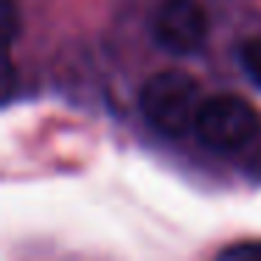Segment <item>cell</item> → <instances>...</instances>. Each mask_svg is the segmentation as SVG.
<instances>
[{
    "instance_id": "1",
    "label": "cell",
    "mask_w": 261,
    "mask_h": 261,
    "mask_svg": "<svg viewBox=\"0 0 261 261\" xmlns=\"http://www.w3.org/2000/svg\"><path fill=\"white\" fill-rule=\"evenodd\" d=\"M202 101L197 79L177 68L152 73L138 93V107L146 124L169 138H180L194 129Z\"/></svg>"
},
{
    "instance_id": "6",
    "label": "cell",
    "mask_w": 261,
    "mask_h": 261,
    "mask_svg": "<svg viewBox=\"0 0 261 261\" xmlns=\"http://www.w3.org/2000/svg\"><path fill=\"white\" fill-rule=\"evenodd\" d=\"M3 6H6V34H9V42H14V40H17V34H20V31H17L20 14H17V9H14L12 0H6Z\"/></svg>"
},
{
    "instance_id": "4",
    "label": "cell",
    "mask_w": 261,
    "mask_h": 261,
    "mask_svg": "<svg viewBox=\"0 0 261 261\" xmlns=\"http://www.w3.org/2000/svg\"><path fill=\"white\" fill-rule=\"evenodd\" d=\"M236 59H239V68L244 70V76L255 87H261V37H253V40L242 42Z\"/></svg>"
},
{
    "instance_id": "2",
    "label": "cell",
    "mask_w": 261,
    "mask_h": 261,
    "mask_svg": "<svg viewBox=\"0 0 261 261\" xmlns=\"http://www.w3.org/2000/svg\"><path fill=\"white\" fill-rule=\"evenodd\" d=\"M194 132L214 152H233L255 141L261 132V118L247 98L236 93H216L202 101Z\"/></svg>"
},
{
    "instance_id": "3",
    "label": "cell",
    "mask_w": 261,
    "mask_h": 261,
    "mask_svg": "<svg viewBox=\"0 0 261 261\" xmlns=\"http://www.w3.org/2000/svg\"><path fill=\"white\" fill-rule=\"evenodd\" d=\"M152 37L171 57L197 54L208 40V14L197 0H163L152 20Z\"/></svg>"
},
{
    "instance_id": "5",
    "label": "cell",
    "mask_w": 261,
    "mask_h": 261,
    "mask_svg": "<svg viewBox=\"0 0 261 261\" xmlns=\"http://www.w3.org/2000/svg\"><path fill=\"white\" fill-rule=\"evenodd\" d=\"M219 258H230V261H250V258H261V239L230 244V247L219 250Z\"/></svg>"
}]
</instances>
